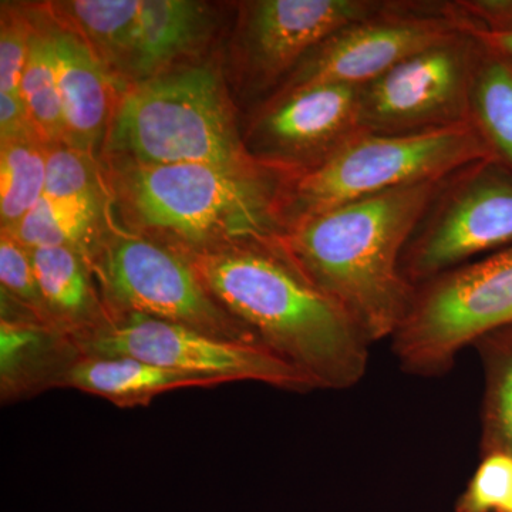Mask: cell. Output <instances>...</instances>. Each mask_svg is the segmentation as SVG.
<instances>
[{
	"label": "cell",
	"mask_w": 512,
	"mask_h": 512,
	"mask_svg": "<svg viewBox=\"0 0 512 512\" xmlns=\"http://www.w3.org/2000/svg\"><path fill=\"white\" fill-rule=\"evenodd\" d=\"M188 258L215 301L313 389L346 390L362 382L372 343L278 242L190 252Z\"/></svg>",
	"instance_id": "cell-1"
},
{
	"label": "cell",
	"mask_w": 512,
	"mask_h": 512,
	"mask_svg": "<svg viewBox=\"0 0 512 512\" xmlns=\"http://www.w3.org/2000/svg\"><path fill=\"white\" fill-rule=\"evenodd\" d=\"M450 177L302 218L276 242L309 281L348 313L372 345L390 339L414 292L402 271L404 249Z\"/></svg>",
	"instance_id": "cell-2"
},
{
	"label": "cell",
	"mask_w": 512,
	"mask_h": 512,
	"mask_svg": "<svg viewBox=\"0 0 512 512\" xmlns=\"http://www.w3.org/2000/svg\"><path fill=\"white\" fill-rule=\"evenodd\" d=\"M114 165V183L128 220L177 239L191 252L276 242L285 232L288 175L259 161Z\"/></svg>",
	"instance_id": "cell-3"
},
{
	"label": "cell",
	"mask_w": 512,
	"mask_h": 512,
	"mask_svg": "<svg viewBox=\"0 0 512 512\" xmlns=\"http://www.w3.org/2000/svg\"><path fill=\"white\" fill-rule=\"evenodd\" d=\"M104 151L114 164L255 163L239 137L220 73L171 67L121 94Z\"/></svg>",
	"instance_id": "cell-4"
},
{
	"label": "cell",
	"mask_w": 512,
	"mask_h": 512,
	"mask_svg": "<svg viewBox=\"0 0 512 512\" xmlns=\"http://www.w3.org/2000/svg\"><path fill=\"white\" fill-rule=\"evenodd\" d=\"M484 160L493 158L471 124L420 134L362 131L318 167L286 178L285 231L330 208L441 180Z\"/></svg>",
	"instance_id": "cell-5"
},
{
	"label": "cell",
	"mask_w": 512,
	"mask_h": 512,
	"mask_svg": "<svg viewBox=\"0 0 512 512\" xmlns=\"http://www.w3.org/2000/svg\"><path fill=\"white\" fill-rule=\"evenodd\" d=\"M512 326V245L414 286L406 315L390 342L414 376H440L458 353Z\"/></svg>",
	"instance_id": "cell-6"
},
{
	"label": "cell",
	"mask_w": 512,
	"mask_h": 512,
	"mask_svg": "<svg viewBox=\"0 0 512 512\" xmlns=\"http://www.w3.org/2000/svg\"><path fill=\"white\" fill-rule=\"evenodd\" d=\"M512 245V174L493 160L451 175L404 249L413 286Z\"/></svg>",
	"instance_id": "cell-7"
},
{
	"label": "cell",
	"mask_w": 512,
	"mask_h": 512,
	"mask_svg": "<svg viewBox=\"0 0 512 512\" xmlns=\"http://www.w3.org/2000/svg\"><path fill=\"white\" fill-rule=\"evenodd\" d=\"M80 355L124 356L225 383L259 382L308 392L312 384L281 357L254 343L218 338L201 330L144 315L110 319L74 340Z\"/></svg>",
	"instance_id": "cell-8"
},
{
	"label": "cell",
	"mask_w": 512,
	"mask_h": 512,
	"mask_svg": "<svg viewBox=\"0 0 512 512\" xmlns=\"http://www.w3.org/2000/svg\"><path fill=\"white\" fill-rule=\"evenodd\" d=\"M99 275L116 311L114 318L150 316L218 338L259 345L254 335L215 301L188 255L153 239H114L100 254Z\"/></svg>",
	"instance_id": "cell-9"
},
{
	"label": "cell",
	"mask_w": 512,
	"mask_h": 512,
	"mask_svg": "<svg viewBox=\"0 0 512 512\" xmlns=\"http://www.w3.org/2000/svg\"><path fill=\"white\" fill-rule=\"evenodd\" d=\"M478 47L461 29L360 87L363 131L420 134L470 124Z\"/></svg>",
	"instance_id": "cell-10"
},
{
	"label": "cell",
	"mask_w": 512,
	"mask_h": 512,
	"mask_svg": "<svg viewBox=\"0 0 512 512\" xmlns=\"http://www.w3.org/2000/svg\"><path fill=\"white\" fill-rule=\"evenodd\" d=\"M389 2L346 26L303 59L278 93L313 84L362 87L397 63L460 32L454 3Z\"/></svg>",
	"instance_id": "cell-11"
},
{
	"label": "cell",
	"mask_w": 512,
	"mask_h": 512,
	"mask_svg": "<svg viewBox=\"0 0 512 512\" xmlns=\"http://www.w3.org/2000/svg\"><path fill=\"white\" fill-rule=\"evenodd\" d=\"M360 87L313 84L276 93L249 131V154L293 177L318 167L362 133Z\"/></svg>",
	"instance_id": "cell-12"
},
{
	"label": "cell",
	"mask_w": 512,
	"mask_h": 512,
	"mask_svg": "<svg viewBox=\"0 0 512 512\" xmlns=\"http://www.w3.org/2000/svg\"><path fill=\"white\" fill-rule=\"evenodd\" d=\"M380 0H258L245 6L239 29L242 66L258 86L289 74L336 32L379 15Z\"/></svg>",
	"instance_id": "cell-13"
},
{
	"label": "cell",
	"mask_w": 512,
	"mask_h": 512,
	"mask_svg": "<svg viewBox=\"0 0 512 512\" xmlns=\"http://www.w3.org/2000/svg\"><path fill=\"white\" fill-rule=\"evenodd\" d=\"M66 146L96 158L106 143L120 86L79 33L50 26Z\"/></svg>",
	"instance_id": "cell-14"
},
{
	"label": "cell",
	"mask_w": 512,
	"mask_h": 512,
	"mask_svg": "<svg viewBox=\"0 0 512 512\" xmlns=\"http://www.w3.org/2000/svg\"><path fill=\"white\" fill-rule=\"evenodd\" d=\"M56 384L103 397L119 407H137L147 406L154 397L173 390L214 387L225 382L133 357L80 355L60 373Z\"/></svg>",
	"instance_id": "cell-15"
},
{
	"label": "cell",
	"mask_w": 512,
	"mask_h": 512,
	"mask_svg": "<svg viewBox=\"0 0 512 512\" xmlns=\"http://www.w3.org/2000/svg\"><path fill=\"white\" fill-rule=\"evenodd\" d=\"M211 28L210 10L187 0H143L134 30L126 83L137 84L170 69L200 45Z\"/></svg>",
	"instance_id": "cell-16"
},
{
	"label": "cell",
	"mask_w": 512,
	"mask_h": 512,
	"mask_svg": "<svg viewBox=\"0 0 512 512\" xmlns=\"http://www.w3.org/2000/svg\"><path fill=\"white\" fill-rule=\"evenodd\" d=\"M30 256L53 328L77 340L109 322L94 295L86 256L67 247L30 249Z\"/></svg>",
	"instance_id": "cell-17"
},
{
	"label": "cell",
	"mask_w": 512,
	"mask_h": 512,
	"mask_svg": "<svg viewBox=\"0 0 512 512\" xmlns=\"http://www.w3.org/2000/svg\"><path fill=\"white\" fill-rule=\"evenodd\" d=\"M470 124L495 163L512 174V62L478 42Z\"/></svg>",
	"instance_id": "cell-18"
},
{
	"label": "cell",
	"mask_w": 512,
	"mask_h": 512,
	"mask_svg": "<svg viewBox=\"0 0 512 512\" xmlns=\"http://www.w3.org/2000/svg\"><path fill=\"white\" fill-rule=\"evenodd\" d=\"M56 5L116 82L126 83L141 0H74Z\"/></svg>",
	"instance_id": "cell-19"
},
{
	"label": "cell",
	"mask_w": 512,
	"mask_h": 512,
	"mask_svg": "<svg viewBox=\"0 0 512 512\" xmlns=\"http://www.w3.org/2000/svg\"><path fill=\"white\" fill-rule=\"evenodd\" d=\"M104 195L46 198L8 234L30 249L67 247L86 256L99 237Z\"/></svg>",
	"instance_id": "cell-20"
},
{
	"label": "cell",
	"mask_w": 512,
	"mask_h": 512,
	"mask_svg": "<svg viewBox=\"0 0 512 512\" xmlns=\"http://www.w3.org/2000/svg\"><path fill=\"white\" fill-rule=\"evenodd\" d=\"M66 333L37 320L2 318L0 323V383L3 397L19 396L30 386L46 383L40 370H45L50 384L53 375L46 369L52 360L49 353L76 348V343L60 348L72 340Z\"/></svg>",
	"instance_id": "cell-21"
},
{
	"label": "cell",
	"mask_w": 512,
	"mask_h": 512,
	"mask_svg": "<svg viewBox=\"0 0 512 512\" xmlns=\"http://www.w3.org/2000/svg\"><path fill=\"white\" fill-rule=\"evenodd\" d=\"M484 365V454L512 456V326L495 330L474 343Z\"/></svg>",
	"instance_id": "cell-22"
},
{
	"label": "cell",
	"mask_w": 512,
	"mask_h": 512,
	"mask_svg": "<svg viewBox=\"0 0 512 512\" xmlns=\"http://www.w3.org/2000/svg\"><path fill=\"white\" fill-rule=\"evenodd\" d=\"M47 146L36 137L2 143L0 221L12 232L45 197Z\"/></svg>",
	"instance_id": "cell-23"
},
{
	"label": "cell",
	"mask_w": 512,
	"mask_h": 512,
	"mask_svg": "<svg viewBox=\"0 0 512 512\" xmlns=\"http://www.w3.org/2000/svg\"><path fill=\"white\" fill-rule=\"evenodd\" d=\"M29 55L20 80L19 93L29 111L36 134L46 146L63 144L64 124L62 100L53 55L50 26H40L33 19Z\"/></svg>",
	"instance_id": "cell-24"
},
{
	"label": "cell",
	"mask_w": 512,
	"mask_h": 512,
	"mask_svg": "<svg viewBox=\"0 0 512 512\" xmlns=\"http://www.w3.org/2000/svg\"><path fill=\"white\" fill-rule=\"evenodd\" d=\"M104 195L96 158L66 146H47L46 198Z\"/></svg>",
	"instance_id": "cell-25"
},
{
	"label": "cell",
	"mask_w": 512,
	"mask_h": 512,
	"mask_svg": "<svg viewBox=\"0 0 512 512\" xmlns=\"http://www.w3.org/2000/svg\"><path fill=\"white\" fill-rule=\"evenodd\" d=\"M0 282L2 295L25 306L39 322L52 326L47 319L37 286L29 249L23 247L18 239L13 238L8 232L3 231L0 237Z\"/></svg>",
	"instance_id": "cell-26"
},
{
	"label": "cell",
	"mask_w": 512,
	"mask_h": 512,
	"mask_svg": "<svg viewBox=\"0 0 512 512\" xmlns=\"http://www.w3.org/2000/svg\"><path fill=\"white\" fill-rule=\"evenodd\" d=\"M512 494V456L484 454L483 461L458 498L456 512H500Z\"/></svg>",
	"instance_id": "cell-27"
},
{
	"label": "cell",
	"mask_w": 512,
	"mask_h": 512,
	"mask_svg": "<svg viewBox=\"0 0 512 512\" xmlns=\"http://www.w3.org/2000/svg\"><path fill=\"white\" fill-rule=\"evenodd\" d=\"M0 28V93H19L35 23L18 10L3 6Z\"/></svg>",
	"instance_id": "cell-28"
},
{
	"label": "cell",
	"mask_w": 512,
	"mask_h": 512,
	"mask_svg": "<svg viewBox=\"0 0 512 512\" xmlns=\"http://www.w3.org/2000/svg\"><path fill=\"white\" fill-rule=\"evenodd\" d=\"M30 137L39 138L20 93H0V141Z\"/></svg>",
	"instance_id": "cell-29"
},
{
	"label": "cell",
	"mask_w": 512,
	"mask_h": 512,
	"mask_svg": "<svg viewBox=\"0 0 512 512\" xmlns=\"http://www.w3.org/2000/svg\"><path fill=\"white\" fill-rule=\"evenodd\" d=\"M454 9L460 28L466 30L468 35L474 37L477 42L487 47V49L494 50L500 53L501 56L507 57L512 62V29L510 30H487L474 25L466 16L458 9L457 2H454Z\"/></svg>",
	"instance_id": "cell-30"
},
{
	"label": "cell",
	"mask_w": 512,
	"mask_h": 512,
	"mask_svg": "<svg viewBox=\"0 0 512 512\" xmlns=\"http://www.w3.org/2000/svg\"><path fill=\"white\" fill-rule=\"evenodd\" d=\"M500 512H512V494L510 500H508V503L505 504V507Z\"/></svg>",
	"instance_id": "cell-31"
}]
</instances>
